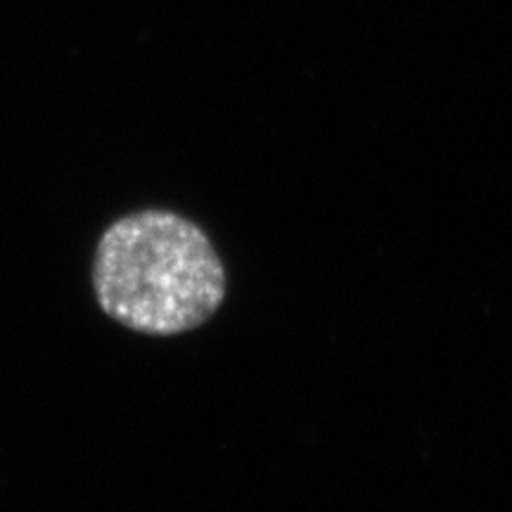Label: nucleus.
Listing matches in <instances>:
<instances>
[{
    "instance_id": "f257e3e1",
    "label": "nucleus",
    "mask_w": 512,
    "mask_h": 512,
    "mask_svg": "<svg viewBox=\"0 0 512 512\" xmlns=\"http://www.w3.org/2000/svg\"><path fill=\"white\" fill-rule=\"evenodd\" d=\"M93 292L114 323L140 335L174 337L221 309L226 268L195 221L171 209H143L102 230Z\"/></svg>"
}]
</instances>
